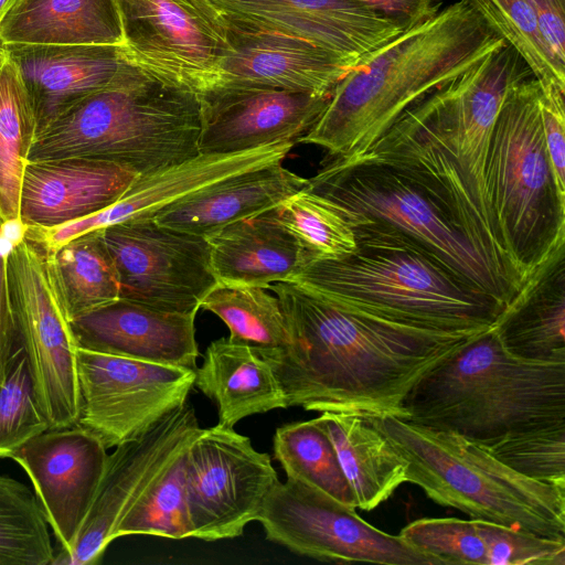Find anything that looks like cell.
Returning <instances> with one entry per match:
<instances>
[{"mask_svg": "<svg viewBox=\"0 0 565 565\" xmlns=\"http://www.w3.org/2000/svg\"><path fill=\"white\" fill-rule=\"evenodd\" d=\"M267 289L280 301L290 341L285 348L254 350L273 369L288 407L306 411L404 419L412 390L488 330L404 324L337 305L295 282Z\"/></svg>", "mask_w": 565, "mask_h": 565, "instance_id": "6da1fadb", "label": "cell"}, {"mask_svg": "<svg viewBox=\"0 0 565 565\" xmlns=\"http://www.w3.org/2000/svg\"><path fill=\"white\" fill-rule=\"evenodd\" d=\"M503 43L468 0L441 8L350 70L298 143L319 146L331 158L362 154L409 107Z\"/></svg>", "mask_w": 565, "mask_h": 565, "instance_id": "7a4b0ae2", "label": "cell"}, {"mask_svg": "<svg viewBox=\"0 0 565 565\" xmlns=\"http://www.w3.org/2000/svg\"><path fill=\"white\" fill-rule=\"evenodd\" d=\"M356 249L308 262L288 282L337 305L422 328L489 329L504 307L419 243L382 222L355 220Z\"/></svg>", "mask_w": 565, "mask_h": 565, "instance_id": "3957f363", "label": "cell"}, {"mask_svg": "<svg viewBox=\"0 0 565 565\" xmlns=\"http://www.w3.org/2000/svg\"><path fill=\"white\" fill-rule=\"evenodd\" d=\"M202 128L200 95L131 65L41 128L28 161L86 158L147 175L200 154Z\"/></svg>", "mask_w": 565, "mask_h": 565, "instance_id": "277c9868", "label": "cell"}, {"mask_svg": "<svg viewBox=\"0 0 565 565\" xmlns=\"http://www.w3.org/2000/svg\"><path fill=\"white\" fill-rule=\"evenodd\" d=\"M404 420L484 445L565 423V361L510 353L493 324L428 373L404 402Z\"/></svg>", "mask_w": 565, "mask_h": 565, "instance_id": "5b68a950", "label": "cell"}, {"mask_svg": "<svg viewBox=\"0 0 565 565\" xmlns=\"http://www.w3.org/2000/svg\"><path fill=\"white\" fill-rule=\"evenodd\" d=\"M406 461V482L471 519L565 539V490L530 479L482 445L396 416H367Z\"/></svg>", "mask_w": 565, "mask_h": 565, "instance_id": "8992f818", "label": "cell"}, {"mask_svg": "<svg viewBox=\"0 0 565 565\" xmlns=\"http://www.w3.org/2000/svg\"><path fill=\"white\" fill-rule=\"evenodd\" d=\"M539 99L534 76L509 89L486 167L495 235L523 285L565 244V194L552 169Z\"/></svg>", "mask_w": 565, "mask_h": 565, "instance_id": "52a82bcc", "label": "cell"}, {"mask_svg": "<svg viewBox=\"0 0 565 565\" xmlns=\"http://www.w3.org/2000/svg\"><path fill=\"white\" fill-rule=\"evenodd\" d=\"M333 203L353 223H385L504 308L520 291L463 234L417 182L365 153L332 158L305 186Z\"/></svg>", "mask_w": 565, "mask_h": 565, "instance_id": "ba28073f", "label": "cell"}, {"mask_svg": "<svg viewBox=\"0 0 565 565\" xmlns=\"http://www.w3.org/2000/svg\"><path fill=\"white\" fill-rule=\"evenodd\" d=\"M11 302L38 404L50 429L76 425V344L47 252L22 234L8 257Z\"/></svg>", "mask_w": 565, "mask_h": 565, "instance_id": "9c48e42d", "label": "cell"}, {"mask_svg": "<svg viewBox=\"0 0 565 565\" xmlns=\"http://www.w3.org/2000/svg\"><path fill=\"white\" fill-rule=\"evenodd\" d=\"M127 63L166 84L203 95L231 49L209 0H114Z\"/></svg>", "mask_w": 565, "mask_h": 565, "instance_id": "30bf717a", "label": "cell"}, {"mask_svg": "<svg viewBox=\"0 0 565 565\" xmlns=\"http://www.w3.org/2000/svg\"><path fill=\"white\" fill-rule=\"evenodd\" d=\"M255 521L269 541L318 561L439 565L399 535L369 524L355 509L295 479L275 482Z\"/></svg>", "mask_w": 565, "mask_h": 565, "instance_id": "8fae6325", "label": "cell"}, {"mask_svg": "<svg viewBox=\"0 0 565 565\" xmlns=\"http://www.w3.org/2000/svg\"><path fill=\"white\" fill-rule=\"evenodd\" d=\"M75 426L106 449L137 439L185 405L195 371L76 349Z\"/></svg>", "mask_w": 565, "mask_h": 565, "instance_id": "7c38bea8", "label": "cell"}, {"mask_svg": "<svg viewBox=\"0 0 565 565\" xmlns=\"http://www.w3.org/2000/svg\"><path fill=\"white\" fill-rule=\"evenodd\" d=\"M184 476L190 537L206 542L241 536L279 480L268 454L218 424L201 428L192 440Z\"/></svg>", "mask_w": 565, "mask_h": 565, "instance_id": "4fadbf2b", "label": "cell"}, {"mask_svg": "<svg viewBox=\"0 0 565 565\" xmlns=\"http://www.w3.org/2000/svg\"><path fill=\"white\" fill-rule=\"evenodd\" d=\"M364 153L417 182L470 242L522 289L524 285L498 241L491 214L467 183L428 95L409 107Z\"/></svg>", "mask_w": 565, "mask_h": 565, "instance_id": "5bb4252c", "label": "cell"}, {"mask_svg": "<svg viewBox=\"0 0 565 565\" xmlns=\"http://www.w3.org/2000/svg\"><path fill=\"white\" fill-rule=\"evenodd\" d=\"M119 279V298L173 312H198L217 284L205 237L153 220L127 221L102 230Z\"/></svg>", "mask_w": 565, "mask_h": 565, "instance_id": "9a60e30c", "label": "cell"}, {"mask_svg": "<svg viewBox=\"0 0 565 565\" xmlns=\"http://www.w3.org/2000/svg\"><path fill=\"white\" fill-rule=\"evenodd\" d=\"M201 428L189 405L175 409L143 436L116 446L73 544L54 552L52 565L98 563L126 513L189 448Z\"/></svg>", "mask_w": 565, "mask_h": 565, "instance_id": "2e32d148", "label": "cell"}, {"mask_svg": "<svg viewBox=\"0 0 565 565\" xmlns=\"http://www.w3.org/2000/svg\"><path fill=\"white\" fill-rule=\"evenodd\" d=\"M232 28L291 38L349 68L370 60L405 28L355 0H209Z\"/></svg>", "mask_w": 565, "mask_h": 565, "instance_id": "e0dca14e", "label": "cell"}, {"mask_svg": "<svg viewBox=\"0 0 565 565\" xmlns=\"http://www.w3.org/2000/svg\"><path fill=\"white\" fill-rule=\"evenodd\" d=\"M296 143L277 142L241 152L198 154L182 163L139 175L113 204L83 218L52 227H25L24 234L47 252L105 227L152 220L162 209L205 185L230 175L282 162Z\"/></svg>", "mask_w": 565, "mask_h": 565, "instance_id": "ac0fdd59", "label": "cell"}, {"mask_svg": "<svg viewBox=\"0 0 565 565\" xmlns=\"http://www.w3.org/2000/svg\"><path fill=\"white\" fill-rule=\"evenodd\" d=\"M107 449L92 434L72 426L46 429L14 450L9 458L28 473L56 551L75 541L100 482Z\"/></svg>", "mask_w": 565, "mask_h": 565, "instance_id": "d6986e66", "label": "cell"}, {"mask_svg": "<svg viewBox=\"0 0 565 565\" xmlns=\"http://www.w3.org/2000/svg\"><path fill=\"white\" fill-rule=\"evenodd\" d=\"M330 94L250 87L212 89L200 95L203 128L199 152L221 154L277 142L298 143L324 110Z\"/></svg>", "mask_w": 565, "mask_h": 565, "instance_id": "ffe728a7", "label": "cell"}, {"mask_svg": "<svg viewBox=\"0 0 565 565\" xmlns=\"http://www.w3.org/2000/svg\"><path fill=\"white\" fill-rule=\"evenodd\" d=\"M195 316L118 298L70 324L78 349L196 371Z\"/></svg>", "mask_w": 565, "mask_h": 565, "instance_id": "44dd1931", "label": "cell"}, {"mask_svg": "<svg viewBox=\"0 0 565 565\" xmlns=\"http://www.w3.org/2000/svg\"><path fill=\"white\" fill-rule=\"evenodd\" d=\"M1 46L26 92L36 132L85 96L110 85L131 66L120 45Z\"/></svg>", "mask_w": 565, "mask_h": 565, "instance_id": "7402d4cb", "label": "cell"}, {"mask_svg": "<svg viewBox=\"0 0 565 565\" xmlns=\"http://www.w3.org/2000/svg\"><path fill=\"white\" fill-rule=\"evenodd\" d=\"M139 177L95 159L28 161L19 218L24 227H52L83 218L116 202Z\"/></svg>", "mask_w": 565, "mask_h": 565, "instance_id": "603a6c76", "label": "cell"}, {"mask_svg": "<svg viewBox=\"0 0 565 565\" xmlns=\"http://www.w3.org/2000/svg\"><path fill=\"white\" fill-rule=\"evenodd\" d=\"M226 26L231 49L213 89L250 87L330 94L351 70L302 41Z\"/></svg>", "mask_w": 565, "mask_h": 565, "instance_id": "cb8c5ba5", "label": "cell"}, {"mask_svg": "<svg viewBox=\"0 0 565 565\" xmlns=\"http://www.w3.org/2000/svg\"><path fill=\"white\" fill-rule=\"evenodd\" d=\"M441 564L564 565L565 540L541 536L484 520L425 518L398 534Z\"/></svg>", "mask_w": 565, "mask_h": 565, "instance_id": "d4e9b609", "label": "cell"}, {"mask_svg": "<svg viewBox=\"0 0 565 565\" xmlns=\"http://www.w3.org/2000/svg\"><path fill=\"white\" fill-rule=\"evenodd\" d=\"M307 183L308 179L275 162L193 191L162 209L152 220L161 226L207 237L228 224L274 209Z\"/></svg>", "mask_w": 565, "mask_h": 565, "instance_id": "484cf974", "label": "cell"}, {"mask_svg": "<svg viewBox=\"0 0 565 565\" xmlns=\"http://www.w3.org/2000/svg\"><path fill=\"white\" fill-rule=\"evenodd\" d=\"M217 282L268 288L290 281L310 258L267 212L205 237Z\"/></svg>", "mask_w": 565, "mask_h": 565, "instance_id": "4316f807", "label": "cell"}, {"mask_svg": "<svg viewBox=\"0 0 565 565\" xmlns=\"http://www.w3.org/2000/svg\"><path fill=\"white\" fill-rule=\"evenodd\" d=\"M493 328L518 358L565 361V244L526 281Z\"/></svg>", "mask_w": 565, "mask_h": 565, "instance_id": "83f0119b", "label": "cell"}, {"mask_svg": "<svg viewBox=\"0 0 565 565\" xmlns=\"http://www.w3.org/2000/svg\"><path fill=\"white\" fill-rule=\"evenodd\" d=\"M194 385L216 403L217 424L228 428L248 416L288 407L270 365L253 347L228 338L206 348Z\"/></svg>", "mask_w": 565, "mask_h": 565, "instance_id": "f1b7e54d", "label": "cell"}, {"mask_svg": "<svg viewBox=\"0 0 565 565\" xmlns=\"http://www.w3.org/2000/svg\"><path fill=\"white\" fill-rule=\"evenodd\" d=\"M114 0H18L0 22V44L121 45Z\"/></svg>", "mask_w": 565, "mask_h": 565, "instance_id": "f546056e", "label": "cell"}, {"mask_svg": "<svg viewBox=\"0 0 565 565\" xmlns=\"http://www.w3.org/2000/svg\"><path fill=\"white\" fill-rule=\"evenodd\" d=\"M316 419L335 448L355 508L371 511L406 482V461L367 416L324 411Z\"/></svg>", "mask_w": 565, "mask_h": 565, "instance_id": "4dcf8cb0", "label": "cell"}, {"mask_svg": "<svg viewBox=\"0 0 565 565\" xmlns=\"http://www.w3.org/2000/svg\"><path fill=\"white\" fill-rule=\"evenodd\" d=\"M47 254L70 321L119 298L118 274L102 230Z\"/></svg>", "mask_w": 565, "mask_h": 565, "instance_id": "1f68e13d", "label": "cell"}, {"mask_svg": "<svg viewBox=\"0 0 565 565\" xmlns=\"http://www.w3.org/2000/svg\"><path fill=\"white\" fill-rule=\"evenodd\" d=\"M35 134L36 120L29 97L15 66L2 49L0 56V218L9 224L20 223L22 179Z\"/></svg>", "mask_w": 565, "mask_h": 565, "instance_id": "d6a6232c", "label": "cell"}, {"mask_svg": "<svg viewBox=\"0 0 565 565\" xmlns=\"http://www.w3.org/2000/svg\"><path fill=\"white\" fill-rule=\"evenodd\" d=\"M273 447L287 478L305 482L356 509L335 448L316 418L278 427Z\"/></svg>", "mask_w": 565, "mask_h": 565, "instance_id": "836d02e7", "label": "cell"}, {"mask_svg": "<svg viewBox=\"0 0 565 565\" xmlns=\"http://www.w3.org/2000/svg\"><path fill=\"white\" fill-rule=\"evenodd\" d=\"M200 308L223 320L232 341L260 350L285 348L290 341L280 301L267 288L217 282Z\"/></svg>", "mask_w": 565, "mask_h": 565, "instance_id": "e575fe53", "label": "cell"}, {"mask_svg": "<svg viewBox=\"0 0 565 565\" xmlns=\"http://www.w3.org/2000/svg\"><path fill=\"white\" fill-rule=\"evenodd\" d=\"M267 213L296 239L310 260L335 259L356 249L354 226L339 206L306 188Z\"/></svg>", "mask_w": 565, "mask_h": 565, "instance_id": "d590c367", "label": "cell"}, {"mask_svg": "<svg viewBox=\"0 0 565 565\" xmlns=\"http://www.w3.org/2000/svg\"><path fill=\"white\" fill-rule=\"evenodd\" d=\"M54 547L36 495L0 476V565H47Z\"/></svg>", "mask_w": 565, "mask_h": 565, "instance_id": "8d00e7d4", "label": "cell"}, {"mask_svg": "<svg viewBox=\"0 0 565 565\" xmlns=\"http://www.w3.org/2000/svg\"><path fill=\"white\" fill-rule=\"evenodd\" d=\"M473 9L525 61L542 83L565 88V71L553 58L527 0H468Z\"/></svg>", "mask_w": 565, "mask_h": 565, "instance_id": "74e56055", "label": "cell"}, {"mask_svg": "<svg viewBox=\"0 0 565 565\" xmlns=\"http://www.w3.org/2000/svg\"><path fill=\"white\" fill-rule=\"evenodd\" d=\"M186 450L126 513L117 526L115 540L134 534L171 540L190 537L184 476Z\"/></svg>", "mask_w": 565, "mask_h": 565, "instance_id": "f35d334b", "label": "cell"}, {"mask_svg": "<svg viewBox=\"0 0 565 565\" xmlns=\"http://www.w3.org/2000/svg\"><path fill=\"white\" fill-rule=\"evenodd\" d=\"M482 446L514 471L565 490V423L511 433Z\"/></svg>", "mask_w": 565, "mask_h": 565, "instance_id": "ab89813d", "label": "cell"}, {"mask_svg": "<svg viewBox=\"0 0 565 565\" xmlns=\"http://www.w3.org/2000/svg\"><path fill=\"white\" fill-rule=\"evenodd\" d=\"M46 429L49 424L36 401L28 356L20 344L0 381V457H9Z\"/></svg>", "mask_w": 565, "mask_h": 565, "instance_id": "60d3db41", "label": "cell"}, {"mask_svg": "<svg viewBox=\"0 0 565 565\" xmlns=\"http://www.w3.org/2000/svg\"><path fill=\"white\" fill-rule=\"evenodd\" d=\"M539 100L552 169L559 191L565 194V88L540 82Z\"/></svg>", "mask_w": 565, "mask_h": 565, "instance_id": "b9f144b4", "label": "cell"}, {"mask_svg": "<svg viewBox=\"0 0 565 565\" xmlns=\"http://www.w3.org/2000/svg\"><path fill=\"white\" fill-rule=\"evenodd\" d=\"M23 230L21 223L9 224L0 218V381L4 377L9 359L21 344L11 302L8 257Z\"/></svg>", "mask_w": 565, "mask_h": 565, "instance_id": "7bdbcfd3", "label": "cell"}, {"mask_svg": "<svg viewBox=\"0 0 565 565\" xmlns=\"http://www.w3.org/2000/svg\"><path fill=\"white\" fill-rule=\"evenodd\" d=\"M556 64L565 71V0H527Z\"/></svg>", "mask_w": 565, "mask_h": 565, "instance_id": "ee69618b", "label": "cell"}, {"mask_svg": "<svg viewBox=\"0 0 565 565\" xmlns=\"http://www.w3.org/2000/svg\"><path fill=\"white\" fill-rule=\"evenodd\" d=\"M370 9L399 22L405 30L435 17L443 0H355Z\"/></svg>", "mask_w": 565, "mask_h": 565, "instance_id": "f6af8a7d", "label": "cell"}, {"mask_svg": "<svg viewBox=\"0 0 565 565\" xmlns=\"http://www.w3.org/2000/svg\"><path fill=\"white\" fill-rule=\"evenodd\" d=\"M18 0H0V22Z\"/></svg>", "mask_w": 565, "mask_h": 565, "instance_id": "bcb514c9", "label": "cell"}, {"mask_svg": "<svg viewBox=\"0 0 565 565\" xmlns=\"http://www.w3.org/2000/svg\"><path fill=\"white\" fill-rule=\"evenodd\" d=\"M1 52H2V49H1V45H0V56H1Z\"/></svg>", "mask_w": 565, "mask_h": 565, "instance_id": "7dc6e473", "label": "cell"}]
</instances>
